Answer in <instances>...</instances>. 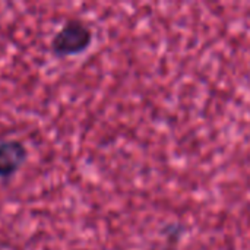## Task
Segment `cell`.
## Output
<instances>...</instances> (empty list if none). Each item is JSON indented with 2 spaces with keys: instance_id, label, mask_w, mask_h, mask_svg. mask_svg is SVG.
Here are the masks:
<instances>
[{
  "instance_id": "obj_1",
  "label": "cell",
  "mask_w": 250,
  "mask_h": 250,
  "mask_svg": "<svg viewBox=\"0 0 250 250\" xmlns=\"http://www.w3.org/2000/svg\"><path fill=\"white\" fill-rule=\"evenodd\" d=\"M92 31L79 19H69L53 37L51 51L57 57L78 56L86 51L92 42Z\"/></svg>"
},
{
  "instance_id": "obj_2",
  "label": "cell",
  "mask_w": 250,
  "mask_h": 250,
  "mask_svg": "<svg viewBox=\"0 0 250 250\" xmlns=\"http://www.w3.org/2000/svg\"><path fill=\"white\" fill-rule=\"evenodd\" d=\"M28 160L26 146L18 139L0 141V180H10Z\"/></svg>"
}]
</instances>
